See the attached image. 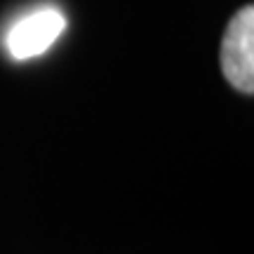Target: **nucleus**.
<instances>
[{
    "mask_svg": "<svg viewBox=\"0 0 254 254\" xmlns=\"http://www.w3.org/2000/svg\"><path fill=\"white\" fill-rule=\"evenodd\" d=\"M221 71L238 92H254V7L247 5L231 19L221 40Z\"/></svg>",
    "mask_w": 254,
    "mask_h": 254,
    "instance_id": "obj_1",
    "label": "nucleus"
},
{
    "mask_svg": "<svg viewBox=\"0 0 254 254\" xmlns=\"http://www.w3.org/2000/svg\"><path fill=\"white\" fill-rule=\"evenodd\" d=\"M66 28V19L59 9L45 7L31 12L24 19H19L7 33V50L14 59H31L47 52L55 45V40Z\"/></svg>",
    "mask_w": 254,
    "mask_h": 254,
    "instance_id": "obj_2",
    "label": "nucleus"
}]
</instances>
